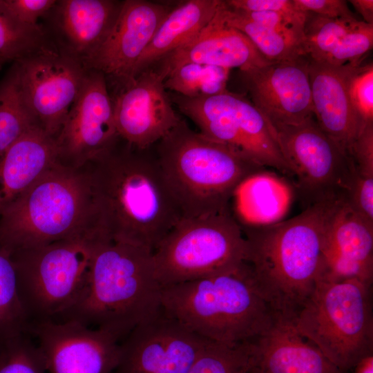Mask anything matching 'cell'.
Segmentation results:
<instances>
[{
	"label": "cell",
	"instance_id": "1",
	"mask_svg": "<svg viewBox=\"0 0 373 373\" xmlns=\"http://www.w3.org/2000/svg\"><path fill=\"white\" fill-rule=\"evenodd\" d=\"M151 149H139L120 140L83 168L96 232L153 251L182 216Z\"/></svg>",
	"mask_w": 373,
	"mask_h": 373
},
{
	"label": "cell",
	"instance_id": "2",
	"mask_svg": "<svg viewBox=\"0 0 373 373\" xmlns=\"http://www.w3.org/2000/svg\"><path fill=\"white\" fill-rule=\"evenodd\" d=\"M343 201L337 198L310 204L288 220L241 227L246 262L276 316L293 321L323 270V245L330 220Z\"/></svg>",
	"mask_w": 373,
	"mask_h": 373
},
{
	"label": "cell",
	"instance_id": "3",
	"mask_svg": "<svg viewBox=\"0 0 373 373\" xmlns=\"http://www.w3.org/2000/svg\"><path fill=\"white\" fill-rule=\"evenodd\" d=\"M161 297L152 251L100 237L79 296L55 321L99 329L120 343L161 309Z\"/></svg>",
	"mask_w": 373,
	"mask_h": 373
},
{
	"label": "cell",
	"instance_id": "4",
	"mask_svg": "<svg viewBox=\"0 0 373 373\" xmlns=\"http://www.w3.org/2000/svg\"><path fill=\"white\" fill-rule=\"evenodd\" d=\"M162 307L196 334L213 342H251L276 314L245 261L212 276L162 287Z\"/></svg>",
	"mask_w": 373,
	"mask_h": 373
},
{
	"label": "cell",
	"instance_id": "5",
	"mask_svg": "<svg viewBox=\"0 0 373 373\" xmlns=\"http://www.w3.org/2000/svg\"><path fill=\"white\" fill-rule=\"evenodd\" d=\"M153 146L182 218L228 208L238 184L265 168L193 131L184 119Z\"/></svg>",
	"mask_w": 373,
	"mask_h": 373
},
{
	"label": "cell",
	"instance_id": "6",
	"mask_svg": "<svg viewBox=\"0 0 373 373\" xmlns=\"http://www.w3.org/2000/svg\"><path fill=\"white\" fill-rule=\"evenodd\" d=\"M96 233L84 169L56 162L0 211V244L10 254Z\"/></svg>",
	"mask_w": 373,
	"mask_h": 373
},
{
	"label": "cell",
	"instance_id": "7",
	"mask_svg": "<svg viewBox=\"0 0 373 373\" xmlns=\"http://www.w3.org/2000/svg\"><path fill=\"white\" fill-rule=\"evenodd\" d=\"M371 291L355 279H319L293 320L298 332L344 373L373 354Z\"/></svg>",
	"mask_w": 373,
	"mask_h": 373
},
{
	"label": "cell",
	"instance_id": "8",
	"mask_svg": "<svg viewBox=\"0 0 373 373\" xmlns=\"http://www.w3.org/2000/svg\"><path fill=\"white\" fill-rule=\"evenodd\" d=\"M247 241L230 206L180 219L153 251L162 287L232 269L247 259Z\"/></svg>",
	"mask_w": 373,
	"mask_h": 373
},
{
	"label": "cell",
	"instance_id": "9",
	"mask_svg": "<svg viewBox=\"0 0 373 373\" xmlns=\"http://www.w3.org/2000/svg\"><path fill=\"white\" fill-rule=\"evenodd\" d=\"M100 237L92 233L10 254L29 326L56 321L73 305Z\"/></svg>",
	"mask_w": 373,
	"mask_h": 373
},
{
	"label": "cell",
	"instance_id": "10",
	"mask_svg": "<svg viewBox=\"0 0 373 373\" xmlns=\"http://www.w3.org/2000/svg\"><path fill=\"white\" fill-rule=\"evenodd\" d=\"M169 96L202 135L228 146L259 166L292 177L273 127L244 95L226 90L195 98L174 93Z\"/></svg>",
	"mask_w": 373,
	"mask_h": 373
},
{
	"label": "cell",
	"instance_id": "11",
	"mask_svg": "<svg viewBox=\"0 0 373 373\" xmlns=\"http://www.w3.org/2000/svg\"><path fill=\"white\" fill-rule=\"evenodd\" d=\"M271 126L307 207L344 198L356 171L349 155L321 129L314 116L296 124Z\"/></svg>",
	"mask_w": 373,
	"mask_h": 373
},
{
	"label": "cell",
	"instance_id": "12",
	"mask_svg": "<svg viewBox=\"0 0 373 373\" xmlns=\"http://www.w3.org/2000/svg\"><path fill=\"white\" fill-rule=\"evenodd\" d=\"M15 62L28 108L38 126L55 139L87 70L79 59L52 47Z\"/></svg>",
	"mask_w": 373,
	"mask_h": 373
},
{
	"label": "cell",
	"instance_id": "13",
	"mask_svg": "<svg viewBox=\"0 0 373 373\" xmlns=\"http://www.w3.org/2000/svg\"><path fill=\"white\" fill-rule=\"evenodd\" d=\"M105 75L87 70L79 93L55 137L57 162L80 169L120 141Z\"/></svg>",
	"mask_w": 373,
	"mask_h": 373
},
{
	"label": "cell",
	"instance_id": "14",
	"mask_svg": "<svg viewBox=\"0 0 373 373\" xmlns=\"http://www.w3.org/2000/svg\"><path fill=\"white\" fill-rule=\"evenodd\" d=\"M209 341L161 307L119 343L113 373H187Z\"/></svg>",
	"mask_w": 373,
	"mask_h": 373
},
{
	"label": "cell",
	"instance_id": "15",
	"mask_svg": "<svg viewBox=\"0 0 373 373\" xmlns=\"http://www.w3.org/2000/svg\"><path fill=\"white\" fill-rule=\"evenodd\" d=\"M48 373H113L119 342L110 333L76 321H47L30 325Z\"/></svg>",
	"mask_w": 373,
	"mask_h": 373
},
{
	"label": "cell",
	"instance_id": "16",
	"mask_svg": "<svg viewBox=\"0 0 373 373\" xmlns=\"http://www.w3.org/2000/svg\"><path fill=\"white\" fill-rule=\"evenodd\" d=\"M166 77L159 68L146 69L122 85L113 101L117 131L128 144L149 149L182 120L164 87Z\"/></svg>",
	"mask_w": 373,
	"mask_h": 373
},
{
	"label": "cell",
	"instance_id": "17",
	"mask_svg": "<svg viewBox=\"0 0 373 373\" xmlns=\"http://www.w3.org/2000/svg\"><path fill=\"white\" fill-rule=\"evenodd\" d=\"M172 8L161 2L123 1L105 39L82 61L86 69L99 71L121 86L130 81L135 64Z\"/></svg>",
	"mask_w": 373,
	"mask_h": 373
},
{
	"label": "cell",
	"instance_id": "18",
	"mask_svg": "<svg viewBox=\"0 0 373 373\" xmlns=\"http://www.w3.org/2000/svg\"><path fill=\"white\" fill-rule=\"evenodd\" d=\"M240 73L251 102L270 124H296L314 116L307 57Z\"/></svg>",
	"mask_w": 373,
	"mask_h": 373
},
{
	"label": "cell",
	"instance_id": "19",
	"mask_svg": "<svg viewBox=\"0 0 373 373\" xmlns=\"http://www.w3.org/2000/svg\"><path fill=\"white\" fill-rule=\"evenodd\" d=\"M320 279L373 282V224L343 201L334 212L323 245Z\"/></svg>",
	"mask_w": 373,
	"mask_h": 373
},
{
	"label": "cell",
	"instance_id": "20",
	"mask_svg": "<svg viewBox=\"0 0 373 373\" xmlns=\"http://www.w3.org/2000/svg\"><path fill=\"white\" fill-rule=\"evenodd\" d=\"M361 63L335 66L308 59L314 117L350 157L362 128L350 104L347 84L353 69Z\"/></svg>",
	"mask_w": 373,
	"mask_h": 373
},
{
	"label": "cell",
	"instance_id": "21",
	"mask_svg": "<svg viewBox=\"0 0 373 373\" xmlns=\"http://www.w3.org/2000/svg\"><path fill=\"white\" fill-rule=\"evenodd\" d=\"M157 63L158 68L168 76L175 68L186 63L230 70L238 68L241 71L261 67L271 61L242 32L227 25L217 10L209 24L194 38Z\"/></svg>",
	"mask_w": 373,
	"mask_h": 373
},
{
	"label": "cell",
	"instance_id": "22",
	"mask_svg": "<svg viewBox=\"0 0 373 373\" xmlns=\"http://www.w3.org/2000/svg\"><path fill=\"white\" fill-rule=\"evenodd\" d=\"M251 347L255 373H344L298 332L293 321L277 316Z\"/></svg>",
	"mask_w": 373,
	"mask_h": 373
},
{
	"label": "cell",
	"instance_id": "23",
	"mask_svg": "<svg viewBox=\"0 0 373 373\" xmlns=\"http://www.w3.org/2000/svg\"><path fill=\"white\" fill-rule=\"evenodd\" d=\"M303 55L341 66L362 62L373 46V25L357 18H326L308 13L303 32Z\"/></svg>",
	"mask_w": 373,
	"mask_h": 373
},
{
	"label": "cell",
	"instance_id": "24",
	"mask_svg": "<svg viewBox=\"0 0 373 373\" xmlns=\"http://www.w3.org/2000/svg\"><path fill=\"white\" fill-rule=\"evenodd\" d=\"M123 1L61 0L55 6L62 51L81 61L95 50L113 27Z\"/></svg>",
	"mask_w": 373,
	"mask_h": 373
},
{
	"label": "cell",
	"instance_id": "25",
	"mask_svg": "<svg viewBox=\"0 0 373 373\" xmlns=\"http://www.w3.org/2000/svg\"><path fill=\"white\" fill-rule=\"evenodd\" d=\"M56 162L55 139L38 125L15 142L0 157V211Z\"/></svg>",
	"mask_w": 373,
	"mask_h": 373
},
{
	"label": "cell",
	"instance_id": "26",
	"mask_svg": "<svg viewBox=\"0 0 373 373\" xmlns=\"http://www.w3.org/2000/svg\"><path fill=\"white\" fill-rule=\"evenodd\" d=\"M258 170L236 188L229 206L241 227H258L283 220L294 198V186L272 171Z\"/></svg>",
	"mask_w": 373,
	"mask_h": 373
},
{
	"label": "cell",
	"instance_id": "27",
	"mask_svg": "<svg viewBox=\"0 0 373 373\" xmlns=\"http://www.w3.org/2000/svg\"><path fill=\"white\" fill-rule=\"evenodd\" d=\"M220 2L189 0L173 7L135 64L132 79L194 38L213 18Z\"/></svg>",
	"mask_w": 373,
	"mask_h": 373
},
{
	"label": "cell",
	"instance_id": "28",
	"mask_svg": "<svg viewBox=\"0 0 373 373\" xmlns=\"http://www.w3.org/2000/svg\"><path fill=\"white\" fill-rule=\"evenodd\" d=\"M218 12L227 25L247 36L267 60L274 62L305 57L302 46L303 35L256 23L241 11L229 6L225 1H221Z\"/></svg>",
	"mask_w": 373,
	"mask_h": 373
},
{
	"label": "cell",
	"instance_id": "29",
	"mask_svg": "<svg viewBox=\"0 0 373 373\" xmlns=\"http://www.w3.org/2000/svg\"><path fill=\"white\" fill-rule=\"evenodd\" d=\"M37 125L23 97L17 65L14 62L0 83V157L15 142Z\"/></svg>",
	"mask_w": 373,
	"mask_h": 373
},
{
	"label": "cell",
	"instance_id": "30",
	"mask_svg": "<svg viewBox=\"0 0 373 373\" xmlns=\"http://www.w3.org/2000/svg\"><path fill=\"white\" fill-rule=\"evenodd\" d=\"M29 323L18 291L16 268L10 253L0 244V346L28 333Z\"/></svg>",
	"mask_w": 373,
	"mask_h": 373
},
{
	"label": "cell",
	"instance_id": "31",
	"mask_svg": "<svg viewBox=\"0 0 373 373\" xmlns=\"http://www.w3.org/2000/svg\"><path fill=\"white\" fill-rule=\"evenodd\" d=\"M230 69L186 63L173 70L165 79L166 90L184 97L195 98L225 92Z\"/></svg>",
	"mask_w": 373,
	"mask_h": 373
},
{
	"label": "cell",
	"instance_id": "32",
	"mask_svg": "<svg viewBox=\"0 0 373 373\" xmlns=\"http://www.w3.org/2000/svg\"><path fill=\"white\" fill-rule=\"evenodd\" d=\"M48 48L47 35L40 25H23L0 12V68Z\"/></svg>",
	"mask_w": 373,
	"mask_h": 373
},
{
	"label": "cell",
	"instance_id": "33",
	"mask_svg": "<svg viewBox=\"0 0 373 373\" xmlns=\"http://www.w3.org/2000/svg\"><path fill=\"white\" fill-rule=\"evenodd\" d=\"M254 367L251 342L209 341L187 373H243Z\"/></svg>",
	"mask_w": 373,
	"mask_h": 373
},
{
	"label": "cell",
	"instance_id": "34",
	"mask_svg": "<svg viewBox=\"0 0 373 373\" xmlns=\"http://www.w3.org/2000/svg\"><path fill=\"white\" fill-rule=\"evenodd\" d=\"M44 356L28 333L0 346V373H45Z\"/></svg>",
	"mask_w": 373,
	"mask_h": 373
},
{
	"label": "cell",
	"instance_id": "35",
	"mask_svg": "<svg viewBox=\"0 0 373 373\" xmlns=\"http://www.w3.org/2000/svg\"><path fill=\"white\" fill-rule=\"evenodd\" d=\"M348 95L361 128L373 123V64L355 66L348 79Z\"/></svg>",
	"mask_w": 373,
	"mask_h": 373
},
{
	"label": "cell",
	"instance_id": "36",
	"mask_svg": "<svg viewBox=\"0 0 373 373\" xmlns=\"http://www.w3.org/2000/svg\"><path fill=\"white\" fill-rule=\"evenodd\" d=\"M55 0H0V12L23 25L37 26V21L51 11Z\"/></svg>",
	"mask_w": 373,
	"mask_h": 373
},
{
	"label": "cell",
	"instance_id": "37",
	"mask_svg": "<svg viewBox=\"0 0 373 373\" xmlns=\"http://www.w3.org/2000/svg\"><path fill=\"white\" fill-rule=\"evenodd\" d=\"M344 200L359 216L373 224V178L356 172Z\"/></svg>",
	"mask_w": 373,
	"mask_h": 373
},
{
	"label": "cell",
	"instance_id": "38",
	"mask_svg": "<svg viewBox=\"0 0 373 373\" xmlns=\"http://www.w3.org/2000/svg\"><path fill=\"white\" fill-rule=\"evenodd\" d=\"M350 156L359 174L373 178V123L366 125L359 133Z\"/></svg>",
	"mask_w": 373,
	"mask_h": 373
},
{
	"label": "cell",
	"instance_id": "39",
	"mask_svg": "<svg viewBox=\"0 0 373 373\" xmlns=\"http://www.w3.org/2000/svg\"><path fill=\"white\" fill-rule=\"evenodd\" d=\"M300 10L323 17L356 18L345 0H293Z\"/></svg>",
	"mask_w": 373,
	"mask_h": 373
},
{
	"label": "cell",
	"instance_id": "40",
	"mask_svg": "<svg viewBox=\"0 0 373 373\" xmlns=\"http://www.w3.org/2000/svg\"><path fill=\"white\" fill-rule=\"evenodd\" d=\"M225 2L234 9L247 12H275L291 16L307 13L298 10L293 0H227Z\"/></svg>",
	"mask_w": 373,
	"mask_h": 373
},
{
	"label": "cell",
	"instance_id": "41",
	"mask_svg": "<svg viewBox=\"0 0 373 373\" xmlns=\"http://www.w3.org/2000/svg\"><path fill=\"white\" fill-rule=\"evenodd\" d=\"M349 2L362 16L366 23L373 25V1L372 0H351Z\"/></svg>",
	"mask_w": 373,
	"mask_h": 373
},
{
	"label": "cell",
	"instance_id": "42",
	"mask_svg": "<svg viewBox=\"0 0 373 373\" xmlns=\"http://www.w3.org/2000/svg\"><path fill=\"white\" fill-rule=\"evenodd\" d=\"M353 369L352 373H373V354L361 359Z\"/></svg>",
	"mask_w": 373,
	"mask_h": 373
},
{
	"label": "cell",
	"instance_id": "43",
	"mask_svg": "<svg viewBox=\"0 0 373 373\" xmlns=\"http://www.w3.org/2000/svg\"><path fill=\"white\" fill-rule=\"evenodd\" d=\"M243 373H255V372H254V367H253L251 370H250L249 371H247V372H245Z\"/></svg>",
	"mask_w": 373,
	"mask_h": 373
}]
</instances>
